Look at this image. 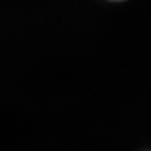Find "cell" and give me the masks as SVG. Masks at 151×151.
Wrapping results in <instances>:
<instances>
[]
</instances>
